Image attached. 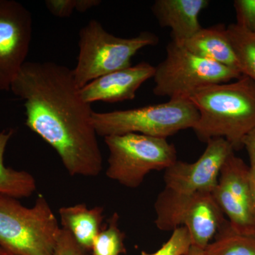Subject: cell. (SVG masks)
<instances>
[{"label":"cell","mask_w":255,"mask_h":255,"mask_svg":"<svg viewBox=\"0 0 255 255\" xmlns=\"http://www.w3.org/2000/svg\"><path fill=\"white\" fill-rule=\"evenodd\" d=\"M10 90L24 102L26 126L54 148L71 176L96 177L103 158L73 70L53 62H26Z\"/></svg>","instance_id":"cell-1"},{"label":"cell","mask_w":255,"mask_h":255,"mask_svg":"<svg viewBox=\"0 0 255 255\" xmlns=\"http://www.w3.org/2000/svg\"><path fill=\"white\" fill-rule=\"evenodd\" d=\"M189 100L199 112L193 128L199 140L223 138L235 150L243 147L255 128V81L249 77L203 87Z\"/></svg>","instance_id":"cell-2"},{"label":"cell","mask_w":255,"mask_h":255,"mask_svg":"<svg viewBox=\"0 0 255 255\" xmlns=\"http://www.w3.org/2000/svg\"><path fill=\"white\" fill-rule=\"evenodd\" d=\"M60 230L44 196L34 206L0 194V247L15 255H53Z\"/></svg>","instance_id":"cell-3"},{"label":"cell","mask_w":255,"mask_h":255,"mask_svg":"<svg viewBox=\"0 0 255 255\" xmlns=\"http://www.w3.org/2000/svg\"><path fill=\"white\" fill-rule=\"evenodd\" d=\"M158 38L149 31L122 38L109 33L97 20L92 19L80 30L78 61L74 78L80 89L103 75L131 66L139 50L155 46Z\"/></svg>","instance_id":"cell-4"},{"label":"cell","mask_w":255,"mask_h":255,"mask_svg":"<svg viewBox=\"0 0 255 255\" xmlns=\"http://www.w3.org/2000/svg\"><path fill=\"white\" fill-rule=\"evenodd\" d=\"M199 112L189 99L169 100L165 103L131 110L93 112L92 122L97 135L108 137L137 133L166 138L191 128Z\"/></svg>","instance_id":"cell-5"},{"label":"cell","mask_w":255,"mask_h":255,"mask_svg":"<svg viewBox=\"0 0 255 255\" xmlns=\"http://www.w3.org/2000/svg\"><path fill=\"white\" fill-rule=\"evenodd\" d=\"M165 58L155 67L154 95L170 100L189 99L203 87L237 80L242 74L191 53L171 41Z\"/></svg>","instance_id":"cell-6"},{"label":"cell","mask_w":255,"mask_h":255,"mask_svg":"<svg viewBox=\"0 0 255 255\" xmlns=\"http://www.w3.org/2000/svg\"><path fill=\"white\" fill-rule=\"evenodd\" d=\"M110 150L106 175L124 187H140L152 171L165 170L177 160L166 138L128 133L105 137Z\"/></svg>","instance_id":"cell-7"},{"label":"cell","mask_w":255,"mask_h":255,"mask_svg":"<svg viewBox=\"0 0 255 255\" xmlns=\"http://www.w3.org/2000/svg\"><path fill=\"white\" fill-rule=\"evenodd\" d=\"M155 224L162 231H173L180 226L187 230L191 246L205 250L223 224L224 214L212 193L179 196L162 191L155 201Z\"/></svg>","instance_id":"cell-8"},{"label":"cell","mask_w":255,"mask_h":255,"mask_svg":"<svg viewBox=\"0 0 255 255\" xmlns=\"http://www.w3.org/2000/svg\"><path fill=\"white\" fill-rule=\"evenodd\" d=\"M251 167L233 152L223 164L212 194L233 231L255 236Z\"/></svg>","instance_id":"cell-9"},{"label":"cell","mask_w":255,"mask_h":255,"mask_svg":"<svg viewBox=\"0 0 255 255\" xmlns=\"http://www.w3.org/2000/svg\"><path fill=\"white\" fill-rule=\"evenodd\" d=\"M206 143L205 150L196 162L177 160L164 170L163 191L185 197L213 193L223 164L234 149L223 138L211 139Z\"/></svg>","instance_id":"cell-10"},{"label":"cell","mask_w":255,"mask_h":255,"mask_svg":"<svg viewBox=\"0 0 255 255\" xmlns=\"http://www.w3.org/2000/svg\"><path fill=\"white\" fill-rule=\"evenodd\" d=\"M31 12L14 0H0V90L9 91L26 63L32 36Z\"/></svg>","instance_id":"cell-11"},{"label":"cell","mask_w":255,"mask_h":255,"mask_svg":"<svg viewBox=\"0 0 255 255\" xmlns=\"http://www.w3.org/2000/svg\"><path fill=\"white\" fill-rule=\"evenodd\" d=\"M154 74L155 67L142 62L96 79L82 87L80 92L84 101L90 105L95 102L132 100L142 84L153 78Z\"/></svg>","instance_id":"cell-12"},{"label":"cell","mask_w":255,"mask_h":255,"mask_svg":"<svg viewBox=\"0 0 255 255\" xmlns=\"http://www.w3.org/2000/svg\"><path fill=\"white\" fill-rule=\"evenodd\" d=\"M209 4L207 0H157L151 9L161 26L170 28L172 41L179 44L202 28L199 16Z\"/></svg>","instance_id":"cell-13"},{"label":"cell","mask_w":255,"mask_h":255,"mask_svg":"<svg viewBox=\"0 0 255 255\" xmlns=\"http://www.w3.org/2000/svg\"><path fill=\"white\" fill-rule=\"evenodd\" d=\"M179 45L194 54L241 73L236 53L228 36L227 26L225 25L202 27L194 36Z\"/></svg>","instance_id":"cell-14"},{"label":"cell","mask_w":255,"mask_h":255,"mask_svg":"<svg viewBox=\"0 0 255 255\" xmlns=\"http://www.w3.org/2000/svg\"><path fill=\"white\" fill-rule=\"evenodd\" d=\"M104 209L95 206L89 209L86 204L61 207L59 216L62 228L69 231L77 243L88 252L102 230Z\"/></svg>","instance_id":"cell-15"},{"label":"cell","mask_w":255,"mask_h":255,"mask_svg":"<svg viewBox=\"0 0 255 255\" xmlns=\"http://www.w3.org/2000/svg\"><path fill=\"white\" fill-rule=\"evenodd\" d=\"M13 132L12 129L0 132V194L16 199L29 197L36 189L33 176L26 171L6 167L4 164L5 150Z\"/></svg>","instance_id":"cell-16"},{"label":"cell","mask_w":255,"mask_h":255,"mask_svg":"<svg viewBox=\"0 0 255 255\" xmlns=\"http://www.w3.org/2000/svg\"><path fill=\"white\" fill-rule=\"evenodd\" d=\"M206 255H255V236L233 231L228 220L205 249Z\"/></svg>","instance_id":"cell-17"},{"label":"cell","mask_w":255,"mask_h":255,"mask_svg":"<svg viewBox=\"0 0 255 255\" xmlns=\"http://www.w3.org/2000/svg\"><path fill=\"white\" fill-rule=\"evenodd\" d=\"M227 31L243 75L255 81V33L246 31L232 23Z\"/></svg>","instance_id":"cell-18"},{"label":"cell","mask_w":255,"mask_h":255,"mask_svg":"<svg viewBox=\"0 0 255 255\" xmlns=\"http://www.w3.org/2000/svg\"><path fill=\"white\" fill-rule=\"evenodd\" d=\"M119 215L115 213L108 227L101 230L92 246L93 255H120L126 253L124 234L119 227Z\"/></svg>","instance_id":"cell-19"},{"label":"cell","mask_w":255,"mask_h":255,"mask_svg":"<svg viewBox=\"0 0 255 255\" xmlns=\"http://www.w3.org/2000/svg\"><path fill=\"white\" fill-rule=\"evenodd\" d=\"M191 247L190 236L184 226L172 231L168 241L153 253L141 252L140 255H185Z\"/></svg>","instance_id":"cell-20"},{"label":"cell","mask_w":255,"mask_h":255,"mask_svg":"<svg viewBox=\"0 0 255 255\" xmlns=\"http://www.w3.org/2000/svg\"><path fill=\"white\" fill-rule=\"evenodd\" d=\"M239 27L255 33V0H236L233 3Z\"/></svg>","instance_id":"cell-21"},{"label":"cell","mask_w":255,"mask_h":255,"mask_svg":"<svg viewBox=\"0 0 255 255\" xmlns=\"http://www.w3.org/2000/svg\"><path fill=\"white\" fill-rule=\"evenodd\" d=\"M87 253L69 231L61 228L53 255H87Z\"/></svg>","instance_id":"cell-22"},{"label":"cell","mask_w":255,"mask_h":255,"mask_svg":"<svg viewBox=\"0 0 255 255\" xmlns=\"http://www.w3.org/2000/svg\"><path fill=\"white\" fill-rule=\"evenodd\" d=\"M45 4L52 14L57 17L66 18L76 10L77 0H47Z\"/></svg>","instance_id":"cell-23"},{"label":"cell","mask_w":255,"mask_h":255,"mask_svg":"<svg viewBox=\"0 0 255 255\" xmlns=\"http://www.w3.org/2000/svg\"><path fill=\"white\" fill-rule=\"evenodd\" d=\"M243 146L246 149L249 156L250 167L255 168V128L245 137Z\"/></svg>","instance_id":"cell-24"},{"label":"cell","mask_w":255,"mask_h":255,"mask_svg":"<svg viewBox=\"0 0 255 255\" xmlns=\"http://www.w3.org/2000/svg\"><path fill=\"white\" fill-rule=\"evenodd\" d=\"M102 1L99 0H77L76 11L80 12H86L95 6H98Z\"/></svg>","instance_id":"cell-25"},{"label":"cell","mask_w":255,"mask_h":255,"mask_svg":"<svg viewBox=\"0 0 255 255\" xmlns=\"http://www.w3.org/2000/svg\"><path fill=\"white\" fill-rule=\"evenodd\" d=\"M251 167V174H250V179H251V187L252 192V197H253V206L255 213V168Z\"/></svg>","instance_id":"cell-26"},{"label":"cell","mask_w":255,"mask_h":255,"mask_svg":"<svg viewBox=\"0 0 255 255\" xmlns=\"http://www.w3.org/2000/svg\"><path fill=\"white\" fill-rule=\"evenodd\" d=\"M185 255H206L205 250L191 246L190 249Z\"/></svg>","instance_id":"cell-27"},{"label":"cell","mask_w":255,"mask_h":255,"mask_svg":"<svg viewBox=\"0 0 255 255\" xmlns=\"http://www.w3.org/2000/svg\"><path fill=\"white\" fill-rule=\"evenodd\" d=\"M7 254L8 253H6L4 249H2V248L0 247V255H7Z\"/></svg>","instance_id":"cell-28"},{"label":"cell","mask_w":255,"mask_h":255,"mask_svg":"<svg viewBox=\"0 0 255 255\" xmlns=\"http://www.w3.org/2000/svg\"><path fill=\"white\" fill-rule=\"evenodd\" d=\"M7 255H15L9 254V253H8Z\"/></svg>","instance_id":"cell-29"}]
</instances>
